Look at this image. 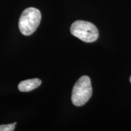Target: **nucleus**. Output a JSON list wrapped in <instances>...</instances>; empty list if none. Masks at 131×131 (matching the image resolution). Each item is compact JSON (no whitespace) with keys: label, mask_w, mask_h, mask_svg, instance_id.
<instances>
[{"label":"nucleus","mask_w":131,"mask_h":131,"mask_svg":"<svg viewBox=\"0 0 131 131\" xmlns=\"http://www.w3.org/2000/svg\"><path fill=\"white\" fill-rule=\"evenodd\" d=\"M17 123L15 122L12 124H2L0 125V131H13L15 130V127Z\"/></svg>","instance_id":"39448f33"},{"label":"nucleus","mask_w":131,"mask_h":131,"mask_svg":"<svg viewBox=\"0 0 131 131\" xmlns=\"http://www.w3.org/2000/svg\"><path fill=\"white\" fill-rule=\"evenodd\" d=\"M92 94L91 79L89 77L82 76L76 82L72 92V102L76 106H81L89 101Z\"/></svg>","instance_id":"f03ea898"},{"label":"nucleus","mask_w":131,"mask_h":131,"mask_svg":"<svg viewBox=\"0 0 131 131\" xmlns=\"http://www.w3.org/2000/svg\"><path fill=\"white\" fill-rule=\"evenodd\" d=\"M41 84V80L38 78H33L24 80L18 84V89L21 92H30L37 89Z\"/></svg>","instance_id":"20e7f679"},{"label":"nucleus","mask_w":131,"mask_h":131,"mask_svg":"<svg viewBox=\"0 0 131 131\" xmlns=\"http://www.w3.org/2000/svg\"><path fill=\"white\" fill-rule=\"evenodd\" d=\"M129 80H130V83H131V76H130V79H129Z\"/></svg>","instance_id":"423d86ee"},{"label":"nucleus","mask_w":131,"mask_h":131,"mask_svg":"<svg viewBox=\"0 0 131 131\" xmlns=\"http://www.w3.org/2000/svg\"><path fill=\"white\" fill-rule=\"evenodd\" d=\"M70 32L75 37L86 42H94L98 37V31L96 26L88 21H75L70 27Z\"/></svg>","instance_id":"7ed1b4c3"},{"label":"nucleus","mask_w":131,"mask_h":131,"mask_svg":"<svg viewBox=\"0 0 131 131\" xmlns=\"http://www.w3.org/2000/svg\"><path fill=\"white\" fill-rule=\"evenodd\" d=\"M41 14L38 9L34 7L26 9L19 19V29L25 36L31 35L40 24Z\"/></svg>","instance_id":"f257e3e1"}]
</instances>
